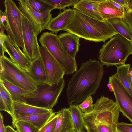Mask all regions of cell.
Instances as JSON below:
<instances>
[{"label":"cell","instance_id":"obj_3","mask_svg":"<svg viewBox=\"0 0 132 132\" xmlns=\"http://www.w3.org/2000/svg\"><path fill=\"white\" fill-rule=\"evenodd\" d=\"M130 42L118 34L104 43L100 49L98 58L104 65L107 67L125 64L130 55Z\"/></svg>","mask_w":132,"mask_h":132},{"label":"cell","instance_id":"obj_18","mask_svg":"<svg viewBox=\"0 0 132 132\" xmlns=\"http://www.w3.org/2000/svg\"><path fill=\"white\" fill-rule=\"evenodd\" d=\"M57 112L58 116L54 132H72L75 130L69 108H63Z\"/></svg>","mask_w":132,"mask_h":132},{"label":"cell","instance_id":"obj_11","mask_svg":"<svg viewBox=\"0 0 132 132\" xmlns=\"http://www.w3.org/2000/svg\"><path fill=\"white\" fill-rule=\"evenodd\" d=\"M40 56L46 75L47 83L51 85L59 82L65 74L59 64L44 46H39Z\"/></svg>","mask_w":132,"mask_h":132},{"label":"cell","instance_id":"obj_29","mask_svg":"<svg viewBox=\"0 0 132 132\" xmlns=\"http://www.w3.org/2000/svg\"><path fill=\"white\" fill-rule=\"evenodd\" d=\"M12 123L18 132H39L40 130L28 122L19 121Z\"/></svg>","mask_w":132,"mask_h":132},{"label":"cell","instance_id":"obj_30","mask_svg":"<svg viewBox=\"0 0 132 132\" xmlns=\"http://www.w3.org/2000/svg\"><path fill=\"white\" fill-rule=\"evenodd\" d=\"M93 101L91 96L87 97L78 106L84 113H88L92 112L94 109Z\"/></svg>","mask_w":132,"mask_h":132},{"label":"cell","instance_id":"obj_45","mask_svg":"<svg viewBox=\"0 0 132 132\" xmlns=\"http://www.w3.org/2000/svg\"><path fill=\"white\" fill-rule=\"evenodd\" d=\"M72 132H77L75 130H74V131H73Z\"/></svg>","mask_w":132,"mask_h":132},{"label":"cell","instance_id":"obj_26","mask_svg":"<svg viewBox=\"0 0 132 132\" xmlns=\"http://www.w3.org/2000/svg\"><path fill=\"white\" fill-rule=\"evenodd\" d=\"M87 132H117L116 127L94 122L84 121Z\"/></svg>","mask_w":132,"mask_h":132},{"label":"cell","instance_id":"obj_44","mask_svg":"<svg viewBox=\"0 0 132 132\" xmlns=\"http://www.w3.org/2000/svg\"><path fill=\"white\" fill-rule=\"evenodd\" d=\"M130 50L131 54H132V39L131 41L130 42Z\"/></svg>","mask_w":132,"mask_h":132},{"label":"cell","instance_id":"obj_16","mask_svg":"<svg viewBox=\"0 0 132 132\" xmlns=\"http://www.w3.org/2000/svg\"><path fill=\"white\" fill-rule=\"evenodd\" d=\"M58 36L67 53L72 57L76 59V54L80 46V38L75 35L67 32L60 34Z\"/></svg>","mask_w":132,"mask_h":132},{"label":"cell","instance_id":"obj_39","mask_svg":"<svg viewBox=\"0 0 132 132\" xmlns=\"http://www.w3.org/2000/svg\"><path fill=\"white\" fill-rule=\"evenodd\" d=\"M110 1L117 8L122 12L125 13L126 9L124 7L116 3L113 0H110Z\"/></svg>","mask_w":132,"mask_h":132},{"label":"cell","instance_id":"obj_40","mask_svg":"<svg viewBox=\"0 0 132 132\" xmlns=\"http://www.w3.org/2000/svg\"><path fill=\"white\" fill-rule=\"evenodd\" d=\"M6 132H15V130L11 126L9 125L5 127Z\"/></svg>","mask_w":132,"mask_h":132},{"label":"cell","instance_id":"obj_20","mask_svg":"<svg viewBox=\"0 0 132 132\" xmlns=\"http://www.w3.org/2000/svg\"><path fill=\"white\" fill-rule=\"evenodd\" d=\"M1 79L3 81L4 86L10 94L13 102L24 103L26 98L32 97L34 95V92H30L25 90L5 79Z\"/></svg>","mask_w":132,"mask_h":132},{"label":"cell","instance_id":"obj_35","mask_svg":"<svg viewBox=\"0 0 132 132\" xmlns=\"http://www.w3.org/2000/svg\"><path fill=\"white\" fill-rule=\"evenodd\" d=\"M124 19L132 31V10H125Z\"/></svg>","mask_w":132,"mask_h":132},{"label":"cell","instance_id":"obj_8","mask_svg":"<svg viewBox=\"0 0 132 132\" xmlns=\"http://www.w3.org/2000/svg\"><path fill=\"white\" fill-rule=\"evenodd\" d=\"M4 4L5 12L8 23L7 35L13 43L23 50L24 46L22 33V13L12 0H5Z\"/></svg>","mask_w":132,"mask_h":132},{"label":"cell","instance_id":"obj_4","mask_svg":"<svg viewBox=\"0 0 132 132\" xmlns=\"http://www.w3.org/2000/svg\"><path fill=\"white\" fill-rule=\"evenodd\" d=\"M120 112L116 102L104 96L97 98L91 112L82 113L84 121L94 122L116 126Z\"/></svg>","mask_w":132,"mask_h":132},{"label":"cell","instance_id":"obj_23","mask_svg":"<svg viewBox=\"0 0 132 132\" xmlns=\"http://www.w3.org/2000/svg\"><path fill=\"white\" fill-rule=\"evenodd\" d=\"M118 34L131 42L132 31L124 18H116L105 20Z\"/></svg>","mask_w":132,"mask_h":132},{"label":"cell","instance_id":"obj_6","mask_svg":"<svg viewBox=\"0 0 132 132\" xmlns=\"http://www.w3.org/2000/svg\"><path fill=\"white\" fill-rule=\"evenodd\" d=\"M39 41L41 46L45 47L58 62L65 74H71L77 70L76 59L70 56L60 42L58 35L52 32H43Z\"/></svg>","mask_w":132,"mask_h":132},{"label":"cell","instance_id":"obj_27","mask_svg":"<svg viewBox=\"0 0 132 132\" xmlns=\"http://www.w3.org/2000/svg\"><path fill=\"white\" fill-rule=\"evenodd\" d=\"M0 98L3 100L6 106L7 113L11 116L14 113L13 101L10 94L4 86L3 81L1 79Z\"/></svg>","mask_w":132,"mask_h":132},{"label":"cell","instance_id":"obj_12","mask_svg":"<svg viewBox=\"0 0 132 132\" xmlns=\"http://www.w3.org/2000/svg\"><path fill=\"white\" fill-rule=\"evenodd\" d=\"M22 21L24 46L23 52L31 61L40 56L38 35L30 23L22 14Z\"/></svg>","mask_w":132,"mask_h":132},{"label":"cell","instance_id":"obj_14","mask_svg":"<svg viewBox=\"0 0 132 132\" xmlns=\"http://www.w3.org/2000/svg\"><path fill=\"white\" fill-rule=\"evenodd\" d=\"M73 9H65L58 15L52 18L46 29L52 33L63 30L70 23L74 14Z\"/></svg>","mask_w":132,"mask_h":132},{"label":"cell","instance_id":"obj_36","mask_svg":"<svg viewBox=\"0 0 132 132\" xmlns=\"http://www.w3.org/2000/svg\"><path fill=\"white\" fill-rule=\"evenodd\" d=\"M7 36V35L5 34L4 32H0V56H3L4 55L3 43L5 39Z\"/></svg>","mask_w":132,"mask_h":132},{"label":"cell","instance_id":"obj_34","mask_svg":"<svg viewBox=\"0 0 132 132\" xmlns=\"http://www.w3.org/2000/svg\"><path fill=\"white\" fill-rule=\"evenodd\" d=\"M0 28L1 32H4V30L8 29V23L7 17L5 12L0 10Z\"/></svg>","mask_w":132,"mask_h":132},{"label":"cell","instance_id":"obj_7","mask_svg":"<svg viewBox=\"0 0 132 132\" xmlns=\"http://www.w3.org/2000/svg\"><path fill=\"white\" fill-rule=\"evenodd\" d=\"M65 85L63 78L58 83L51 85L47 84L37 85L34 95L26 98L24 103L35 106L52 110Z\"/></svg>","mask_w":132,"mask_h":132},{"label":"cell","instance_id":"obj_28","mask_svg":"<svg viewBox=\"0 0 132 132\" xmlns=\"http://www.w3.org/2000/svg\"><path fill=\"white\" fill-rule=\"evenodd\" d=\"M47 6L54 9L60 10L65 9L66 7L73 6L79 0H40Z\"/></svg>","mask_w":132,"mask_h":132},{"label":"cell","instance_id":"obj_10","mask_svg":"<svg viewBox=\"0 0 132 132\" xmlns=\"http://www.w3.org/2000/svg\"><path fill=\"white\" fill-rule=\"evenodd\" d=\"M109 82L113 87L116 102L120 112L132 122V96L115 74L109 77Z\"/></svg>","mask_w":132,"mask_h":132},{"label":"cell","instance_id":"obj_25","mask_svg":"<svg viewBox=\"0 0 132 132\" xmlns=\"http://www.w3.org/2000/svg\"><path fill=\"white\" fill-rule=\"evenodd\" d=\"M74 126L77 132H86L82 118V113L77 105L71 104L69 108Z\"/></svg>","mask_w":132,"mask_h":132},{"label":"cell","instance_id":"obj_32","mask_svg":"<svg viewBox=\"0 0 132 132\" xmlns=\"http://www.w3.org/2000/svg\"><path fill=\"white\" fill-rule=\"evenodd\" d=\"M58 116L57 112L40 130L39 132H54Z\"/></svg>","mask_w":132,"mask_h":132},{"label":"cell","instance_id":"obj_33","mask_svg":"<svg viewBox=\"0 0 132 132\" xmlns=\"http://www.w3.org/2000/svg\"><path fill=\"white\" fill-rule=\"evenodd\" d=\"M116 129L117 132H132V123L118 122L116 125Z\"/></svg>","mask_w":132,"mask_h":132},{"label":"cell","instance_id":"obj_19","mask_svg":"<svg viewBox=\"0 0 132 132\" xmlns=\"http://www.w3.org/2000/svg\"><path fill=\"white\" fill-rule=\"evenodd\" d=\"M28 72L37 85L47 84L46 75L40 56L32 61Z\"/></svg>","mask_w":132,"mask_h":132},{"label":"cell","instance_id":"obj_13","mask_svg":"<svg viewBox=\"0 0 132 132\" xmlns=\"http://www.w3.org/2000/svg\"><path fill=\"white\" fill-rule=\"evenodd\" d=\"M4 52H6L11 59L21 68L28 72L31 61L22 52L18 46L13 43L7 36L3 43Z\"/></svg>","mask_w":132,"mask_h":132},{"label":"cell","instance_id":"obj_24","mask_svg":"<svg viewBox=\"0 0 132 132\" xmlns=\"http://www.w3.org/2000/svg\"><path fill=\"white\" fill-rule=\"evenodd\" d=\"M117 71L115 74L127 90L132 96V87L129 76L130 64L116 65Z\"/></svg>","mask_w":132,"mask_h":132},{"label":"cell","instance_id":"obj_42","mask_svg":"<svg viewBox=\"0 0 132 132\" xmlns=\"http://www.w3.org/2000/svg\"><path fill=\"white\" fill-rule=\"evenodd\" d=\"M129 74L131 81V85L132 87V67H130L129 69Z\"/></svg>","mask_w":132,"mask_h":132},{"label":"cell","instance_id":"obj_5","mask_svg":"<svg viewBox=\"0 0 132 132\" xmlns=\"http://www.w3.org/2000/svg\"><path fill=\"white\" fill-rule=\"evenodd\" d=\"M0 78L25 90L33 92L37 84L28 72L4 55L0 56Z\"/></svg>","mask_w":132,"mask_h":132},{"label":"cell","instance_id":"obj_37","mask_svg":"<svg viewBox=\"0 0 132 132\" xmlns=\"http://www.w3.org/2000/svg\"><path fill=\"white\" fill-rule=\"evenodd\" d=\"M3 117L1 113H0V132H6L5 127L3 122Z\"/></svg>","mask_w":132,"mask_h":132},{"label":"cell","instance_id":"obj_15","mask_svg":"<svg viewBox=\"0 0 132 132\" xmlns=\"http://www.w3.org/2000/svg\"><path fill=\"white\" fill-rule=\"evenodd\" d=\"M102 0H79L73 6V9L94 19L105 21L98 10L99 3Z\"/></svg>","mask_w":132,"mask_h":132},{"label":"cell","instance_id":"obj_46","mask_svg":"<svg viewBox=\"0 0 132 132\" xmlns=\"http://www.w3.org/2000/svg\"><path fill=\"white\" fill-rule=\"evenodd\" d=\"M15 132H18L17 130H15Z\"/></svg>","mask_w":132,"mask_h":132},{"label":"cell","instance_id":"obj_41","mask_svg":"<svg viewBox=\"0 0 132 132\" xmlns=\"http://www.w3.org/2000/svg\"><path fill=\"white\" fill-rule=\"evenodd\" d=\"M132 10V0H128V5L126 10Z\"/></svg>","mask_w":132,"mask_h":132},{"label":"cell","instance_id":"obj_38","mask_svg":"<svg viewBox=\"0 0 132 132\" xmlns=\"http://www.w3.org/2000/svg\"><path fill=\"white\" fill-rule=\"evenodd\" d=\"M113 1L124 7L126 9L127 7L128 0H113Z\"/></svg>","mask_w":132,"mask_h":132},{"label":"cell","instance_id":"obj_9","mask_svg":"<svg viewBox=\"0 0 132 132\" xmlns=\"http://www.w3.org/2000/svg\"><path fill=\"white\" fill-rule=\"evenodd\" d=\"M19 8L23 14L31 24L38 35L46 29L52 18L51 11L53 8L49 9L43 13L34 10L30 5L28 0H18Z\"/></svg>","mask_w":132,"mask_h":132},{"label":"cell","instance_id":"obj_21","mask_svg":"<svg viewBox=\"0 0 132 132\" xmlns=\"http://www.w3.org/2000/svg\"><path fill=\"white\" fill-rule=\"evenodd\" d=\"M98 9L101 17L105 21L114 18H124L125 13L117 8L110 0H102L99 4Z\"/></svg>","mask_w":132,"mask_h":132},{"label":"cell","instance_id":"obj_43","mask_svg":"<svg viewBox=\"0 0 132 132\" xmlns=\"http://www.w3.org/2000/svg\"><path fill=\"white\" fill-rule=\"evenodd\" d=\"M107 86L110 92H113V87L110 83L108 82V84H107Z\"/></svg>","mask_w":132,"mask_h":132},{"label":"cell","instance_id":"obj_1","mask_svg":"<svg viewBox=\"0 0 132 132\" xmlns=\"http://www.w3.org/2000/svg\"><path fill=\"white\" fill-rule=\"evenodd\" d=\"M103 66L99 61L90 59L82 63L68 83L66 89L68 105H78L95 94L103 76Z\"/></svg>","mask_w":132,"mask_h":132},{"label":"cell","instance_id":"obj_31","mask_svg":"<svg viewBox=\"0 0 132 132\" xmlns=\"http://www.w3.org/2000/svg\"><path fill=\"white\" fill-rule=\"evenodd\" d=\"M28 1L32 9L39 13H43L49 9L53 8L49 7L40 0H28Z\"/></svg>","mask_w":132,"mask_h":132},{"label":"cell","instance_id":"obj_2","mask_svg":"<svg viewBox=\"0 0 132 132\" xmlns=\"http://www.w3.org/2000/svg\"><path fill=\"white\" fill-rule=\"evenodd\" d=\"M73 9V17L64 30L80 38L96 42L104 43L118 34L106 21L94 19Z\"/></svg>","mask_w":132,"mask_h":132},{"label":"cell","instance_id":"obj_17","mask_svg":"<svg viewBox=\"0 0 132 132\" xmlns=\"http://www.w3.org/2000/svg\"><path fill=\"white\" fill-rule=\"evenodd\" d=\"M56 113L53 111L48 113L37 114L26 116L11 117L12 122L21 121L30 123L40 130Z\"/></svg>","mask_w":132,"mask_h":132},{"label":"cell","instance_id":"obj_22","mask_svg":"<svg viewBox=\"0 0 132 132\" xmlns=\"http://www.w3.org/2000/svg\"><path fill=\"white\" fill-rule=\"evenodd\" d=\"M14 113L11 117L26 116L37 114L44 113L53 111L26 103L13 102Z\"/></svg>","mask_w":132,"mask_h":132}]
</instances>
